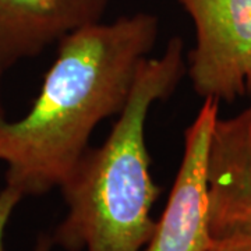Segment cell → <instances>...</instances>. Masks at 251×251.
Here are the masks:
<instances>
[{
    "instance_id": "obj_1",
    "label": "cell",
    "mask_w": 251,
    "mask_h": 251,
    "mask_svg": "<svg viewBox=\"0 0 251 251\" xmlns=\"http://www.w3.org/2000/svg\"><path fill=\"white\" fill-rule=\"evenodd\" d=\"M159 21L138 11L64 36L41 92L18 120L0 102V161L6 186L23 197L60 187L90 148L100 122L119 116L158 39Z\"/></svg>"
},
{
    "instance_id": "obj_2",
    "label": "cell",
    "mask_w": 251,
    "mask_h": 251,
    "mask_svg": "<svg viewBox=\"0 0 251 251\" xmlns=\"http://www.w3.org/2000/svg\"><path fill=\"white\" fill-rule=\"evenodd\" d=\"M186 73L179 36L169 39L161 56L144 60L106 141L88 148L59 187L69 211L52 234L53 244L66 251H141L148 244L161 187L150 171L147 117L155 102L176 91Z\"/></svg>"
},
{
    "instance_id": "obj_3",
    "label": "cell",
    "mask_w": 251,
    "mask_h": 251,
    "mask_svg": "<svg viewBox=\"0 0 251 251\" xmlns=\"http://www.w3.org/2000/svg\"><path fill=\"white\" fill-rule=\"evenodd\" d=\"M194 24L187 74L202 99L251 97V0H177Z\"/></svg>"
},
{
    "instance_id": "obj_4",
    "label": "cell",
    "mask_w": 251,
    "mask_h": 251,
    "mask_svg": "<svg viewBox=\"0 0 251 251\" xmlns=\"http://www.w3.org/2000/svg\"><path fill=\"white\" fill-rule=\"evenodd\" d=\"M211 242L251 243V106L216 119L206 155Z\"/></svg>"
},
{
    "instance_id": "obj_5",
    "label": "cell",
    "mask_w": 251,
    "mask_h": 251,
    "mask_svg": "<svg viewBox=\"0 0 251 251\" xmlns=\"http://www.w3.org/2000/svg\"><path fill=\"white\" fill-rule=\"evenodd\" d=\"M219 102L204 99L184 131V150L162 218L145 251H205L209 244L206 155Z\"/></svg>"
},
{
    "instance_id": "obj_6",
    "label": "cell",
    "mask_w": 251,
    "mask_h": 251,
    "mask_svg": "<svg viewBox=\"0 0 251 251\" xmlns=\"http://www.w3.org/2000/svg\"><path fill=\"white\" fill-rule=\"evenodd\" d=\"M110 0H0V74L102 21Z\"/></svg>"
},
{
    "instance_id": "obj_7",
    "label": "cell",
    "mask_w": 251,
    "mask_h": 251,
    "mask_svg": "<svg viewBox=\"0 0 251 251\" xmlns=\"http://www.w3.org/2000/svg\"><path fill=\"white\" fill-rule=\"evenodd\" d=\"M21 193L6 186L0 191V251H4V232L18 202L23 200Z\"/></svg>"
},
{
    "instance_id": "obj_8",
    "label": "cell",
    "mask_w": 251,
    "mask_h": 251,
    "mask_svg": "<svg viewBox=\"0 0 251 251\" xmlns=\"http://www.w3.org/2000/svg\"><path fill=\"white\" fill-rule=\"evenodd\" d=\"M205 251H251V243H216L209 240Z\"/></svg>"
},
{
    "instance_id": "obj_9",
    "label": "cell",
    "mask_w": 251,
    "mask_h": 251,
    "mask_svg": "<svg viewBox=\"0 0 251 251\" xmlns=\"http://www.w3.org/2000/svg\"><path fill=\"white\" fill-rule=\"evenodd\" d=\"M53 240H52V236H48V234H39V237L36 239L35 247L32 251H50L53 247Z\"/></svg>"
}]
</instances>
